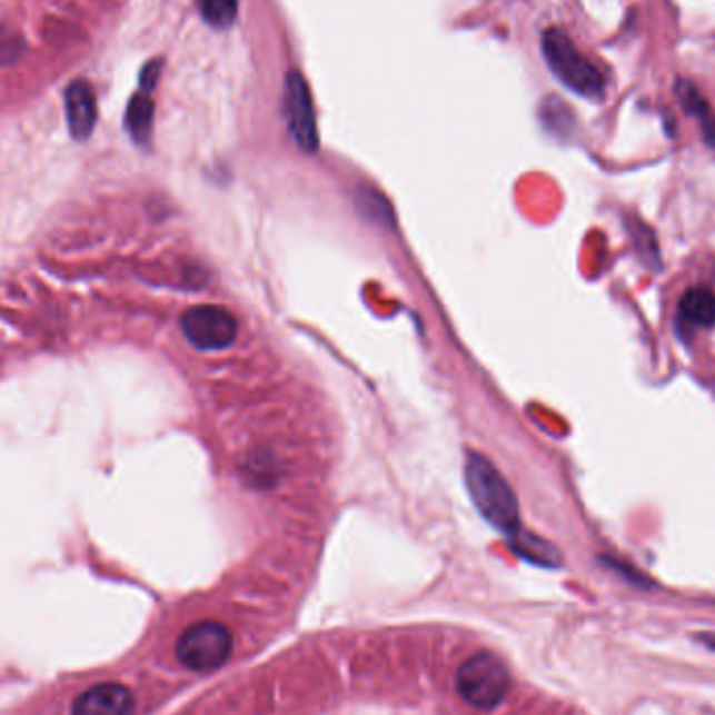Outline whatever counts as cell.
<instances>
[{
  "label": "cell",
  "instance_id": "obj_9",
  "mask_svg": "<svg viewBox=\"0 0 715 715\" xmlns=\"http://www.w3.org/2000/svg\"><path fill=\"white\" fill-rule=\"evenodd\" d=\"M678 315L686 325L693 327H714L715 291L709 287H693L678 301Z\"/></svg>",
  "mask_w": 715,
  "mask_h": 715
},
{
  "label": "cell",
  "instance_id": "obj_1",
  "mask_svg": "<svg viewBox=\"0 0 715 715\" xmlns=\"http://www.w3.org/2000/svg\"><path fill=\"white\" fill-rule=\"evenodd\" d=\"M465 481L473 505L489 525L506 536H513L517 529H522L517 496L508 486L505 475L484 454L471 453L467 456Z\"/></svg>",
  "mask_w": 715,
  "mask_h": 715
},
{
  "label": "cell",
  "instance_id": "obj_3",
  "mask_svg": "<svg viewBox=\"0 0 715 715\" xmlns=\"http://www.w3.org/2000/svg\"><path fill=\"white\" fill-rule=\"evenodd\" d=\"M510 688L505 663L491 653H477L456 672V691L469 705L489 712L498 707Z\"/></svg>",
  "mask_w": 715,
  "mask_h": 715
},
{
  "label": "cell",
  "instance_id": "obj_8",
  "mask_svg": "<svg viewBox=\"0 0 715 715\" xmlns=\"http://www.w3.org/2000/svg\"><path fill=\"white\" fill-rule=\"evenodd\" d=\"M66 113L73 139L85 140L92 135L97 126V99L95 90L85 80L71 82L66 90Z\"/></svg>",
  "mask_w": 715,
  "mask_h": 715
},
{
  "label": "cell",
  "instance_id": "obj_5",
  "mask_svg": "<svg viewBox=\"0 0 715 715\" xmlns=\"http://www.w3.org/2000/svg\"><path fill=\"white\" fill-rule=\"evenodd\" d=\"M180 329L192 348L216 351L235 344L239 322L222 306H195L180 318Z\"/></svg>",
  "mask_w": 715,
  "mask_h": 715
},
{
  "label": "cell",
  "instance_id": "obj_10",
  "mask_svg": "<svg viewBox=\"0 0 715 715\" xmlns=\"http://www.w3.org/2000/svg\"><path fill=\"white\" fill-rule=\"evenodd\" d=\"M508 540L519 557L534 563V565H540V567H558L560 565V555H558L557 548L550 542L542 540L525 529H517L513 536H508Z\"/></svg>",
  "mask_w": 715,
  "mask_h": 715
},
{
  "label": "cell",
  "instance_id": "obj_2",
  "mask_svg": "<svg viewBox=\"0 0 715 715\" xmlns=\"http://www.w3.org/2000/svg\"><path fill=\"white\" fill-rule=\"evenodd\" d=\"M542 53L550 71L567 88L586 99L598 101L605 95V78L590 59L579 53L574 40L560 30H548L542 38Z\"/></svg>",
  "mask_w": 715,
  "mask_h": 715
},
{
  "label": "cell",
  "instance_id": "obj_6",
  "mask_svg": "<svg viewBox=\"0 0 715 715\" xmlns=\"http://www.w3.org/2000/svg\"><path fill=\"white\" fill-rule=\"evenodd\" d=\"M285 118L297 145L315 153L318 149L315 106L308 82L299 71H289L285 78Z\"/></svg>",
  "mask_w": 715,
  "mask_h": 715
},
{
  "label": "cell",
  "instance_id": "obj_12",
  "mask_svg": "<svg viewBox=\"0 0 715 715\" xmlns=\"http://www.w3.org/2000/svg\"><path fill=\"white\" fill-rule=\"evenodd\" d=\"M203 19L213 28H228L239 13V0H199Z\"/></svg>",
  "mask_w": 715,
  "mask_h": 715
},
{
  "label": "cell",
  "instance_id": "obj_11",
  "mask_svg": "<svg viewBox=\"0 0 715 715\" xmlns=\"http://www.w3.org/2000/svg\"><path fill=\"white\" fill-rule=\"evenodd\" d=\"M153 113H156V106H153V99L147 90H140L139 95H135L130 99L128 109H126V128H128L130 137L139 145H145L151 137Z\"/></svg>",
  "mask_w": 715,
  "mask_h": 715
},
{
  "label": "cell",
  "instance_id": "obj_4",
  "mask_svg": "<svg viewBox=\"0 0 715 715\" xmlns=\"http://www.w3.org/2000/svg\"><path fill=\"white\" fill-rule=\"evenodd\" d=\"M232 653V634L218 622H199L178 638V662L192 672H213L228 662Z\"/></svg>",
  "mask_w": 715,
  "mask_h": 715
},
{
  "label": "cell",
  "instance_id": "obj_18",
  "mask_svg": "<svg viewBox=\"0 0 715 715\" xmlns=\"http://www.w3.org/2000/svg\"><path fill=\"white\" fill-rule=\"evenodd\" d=\"M698 640L705 646H709L712 651H715V632H707V634H701Z\"/></svg>",
  "mask_w": 715,
  "mask_h": 715
},
{
  "label": "cell",
  "instance_id": "obj_14",
  "mask_svg": "<svg viewBox=\"0 0 715 715\" xmlns=\"http://www.w3.org/2000/svg\"><path fill=\"white\" fill-rule=\"evenodd\" d=\"M676 95H678V101H681L682 109H684L688 116L703 120L705 116H709V113H712V111H709V106H707V101H705V97L701 95V90H698L693 82L681 80V82L676 85Z\"/></svg>",
  "mask_w": 715,
  "mask_h": 715
},
{
  "label": "cell",
  "instance_id": "obj_17",
  "mask_svg": "<svg viewBox=\"0 0 715 715\" xmlns=\"http://www.w3.org/2000/svg\"><path fill=\"white\" fill-rule=\"evenodd\" d=\"M701 126H703V137L707 140V145H712L715 149V118L709 113L701 120Z\"/></svg>",
  "mask_w": 715,
  "mask_h": 715
},
{
  "label": "cell",
  "instance_id": "obj_16",
  "mask_svg": "<svg viewBox=\"0 0 715 715\" xmlns=\"http://www.w3.org/2000/svg\"><path fill=\"white\" fill-rule=\"evenodd\" d=\"M159 63H149L145 70H142V76H140V85H142V90L151 92L156 88V82L159 78Z\"/></svg>",
  "mask_w": 715,
  "mask_h": 715
},
{
  "label": "cell",
  "instance_id": "obj_15",
  "mask_svg": "<svg viewBox=\"0 0 715 715\" xmlns=\"http://www.w3.org/2000/svg\"><path fill=\"white\" fill-rule=\"evenodd\" d=\"M26 44L18 30L0 26V66H11L23 53Z\"/></svg>",
  "mask_w": 715,
  "mask_h": 715
},
{
  "label": "cell",
  "instance_id": "obj_13",
  "mask_svg": "<svg viewBox=\"0 0 715 715\" xmlns=\"http://www.w3.org/2000/svg\"><path fill=\"white\" fill-rule=\"evenodd\" d=\"M356 203H358V210L363 211L365 216H368L370 220L375 222H384V225H391L394 218H391V208L389 203L385 201L384 195L375 189H363L358 192L356 197Z\"/></svg>",
  "mask_w": 715,
  "mask_h": 715
},
{
  "label": "cell",
  "instance_id": "obj_7",
  "mask_svg": "<svg viewBox=\"0 0 715 715\" xmlns=\"http://www.w3.org/2000/svg\"><path fill=\"white\" fill-rule=\"evenodd\" d=\"M135 697L122 684H97L85 691L71 705V715H130Z\"/></svg>",
  "mask_w": 715,
  "mask_h": 715
}]
</instances>
